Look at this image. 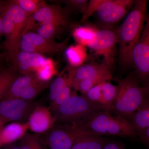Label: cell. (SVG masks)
I'll list each match as a JSON object with an SVG mask.
<instances>
[{
  "mask_svg": "<svg viewBox=\"0 0 149 149\" xmlns=\"http://www.w3.org/2000/svg\"><path fill=\"white\" fill-rule=\"evenodd\" d=\"M103 82L91 88L84 95L90 102L100 107L103 110L109 112L102 95V86Z\"/></svg>",
  "mask_w": 149,
  "mask_h": 149,
  "instance_id": "27",
  "label": "cell"
},
{
  "mask_svg": "<svg viewBox=\"0 0 149 149\" xmlns=\"http://www.w3.org/2000/svg\"><path fill=\"white\" fill-rule=\"evenodd\" d=\"M18 76L15 71L14 68L4 69L0 73V100L7 93Z\"/></svg>",
  "mask_w": 149,
  "mask_h": 149,
  "instance_id": "24",
  "label": "cell"
},
{
  "mask_svg": "<svg viewBox=\"0 0 149 149\" xmlns=\"http://www.w3.org/2000/svg\"><path fill=\"white\" fill-rule=\"evenodd\" d=\"M109 141L103 136L84 134L75 140L70 149H103Z\"/></svg>",
  "mask_w": 149,
  "mask_h": 149,
  "instance_id": "18",
  "label": "cell"
},
{
  "mask_svg": "<svg viewBox=\"0 0 149 149\" xmlns=\"http://www.w3.org/2000/svg\"><path fill=\"white\" fill-rule=\"evenodd\" d=\"M104 0H91L88 1V6L85 13L83 14L81 22H85L97 10Z\"/></svg>",
  "mask_w": 149,
  "mask_h": 149,
  "instance_id": "33",
  "label": "cell"
},
{
  "mask_svg": "<svg viewBox=\"0 0 149 149\" xmlns=\"http://www.w3.org/2000/svg\"><path fill=\"white\" fill-rule=\"evenodd\" d=\"M55 65L50 58H46L42 64L35 71L34 74L40 80L49 82L55 74H56Z\"/></svg>",
  "mask_w": 149,
  "mask_h": 149,
  "instance_id": "26",
  "label": "cell"
},
{
  "mask_svg": "<svg viewBox=\"0 0 149 149\" xmlns=\"http://www.w3.org/2000/svg\"><path fill=\"white\" fill-rule=\"evenodd\" d=\"M29 17L11 1L5 3L2 33L5 37V46L10 58L19 51L22 37L27 32Z\"/></svg>",
  "mask_w": 149,
  "mask_h": 149,
  "instance_id": "4",
  "label": "cell"
},
{
  "mask_svg": "<svg viewBox=\"0 0 149 149\" xmlns=\"http://www.w3.org/2000/svg\"><path fill=\"white\" fill-rule=\"evenodd\" d=\"M5 149H19V147L15 145L11 144L4 146Z\"/></svg>",
  "mask_w": 149,
  "mask_h": 149,
  "instance_id": "38",
  "label": "cell"
},
{
  "mask_svg": "<svg viewBox=\"0 0 149 149\" xmlns=\"http://www.w3.org/2000/svg\"><path fill=\"white\" fill-rule=\"evenodd\" d=\"M26 122L29 130L35 134H43L49 131L56 120L49 107L37 105Z\"/></svg>",
  "mask_w": 149,
  "mask_h": 149,
  "instance_id": "13",
  "label": "cell"
},
{
  "mask_svg": "<svg viewBox=\"0 0 149 149\" xmlns=\"http://www.w3.org/2000/svg\"><path fill=\"white\" fill-rule=\"evenodd\" d=\"M117 82L118 92L113 112L116 116L128 120L139 107L149 99V87L140 86L138 78L131 73Z\"/></svg>",
  "mask_w": 149,
  "mask_h": 149,
  "instance_id": "3",
  "label": "cell"
},
{
  "mask_svg": "<svg viewBox=\"0 0 149 149\" xmlns=\"http://www.w3.org/2000/svg\"><path fill=\"white\" fill-rule=\"evenodd\" d=\"M45 134L44 139L40 141L48 149H70L78 137L87 133L70 123H60L59 124L56 123Z\"/></svg>",
  "mask_w": 149,
  "mask_h": 149,
  "instance_id": "7",
  "label": "cell"
},
{
  "mask_svg": "<svg viewBox=\"0 0 149 149\" xmlns=\"http://www.w3.org/2000/svg\"><path fill=\"white\" fill-rule=\"evenodd\" d=\"M37 105L20 98L0 100V119L7 124L11 122H26Z\"/></svg>",
  "mask_w": 149,
  "mask_h": 149,
  "instance_id": "10",
  "label": "cell"
},
{
  "mask_svg": "<svg viewBox=\"0 0 149 149\" xmlns=\"http://www.w3.org/2000/svg\"><path fill=\"white\" fill-rule=\"evenodd\" d=\"M137 133L149 127V99L144 102L128 119Z\"/></svg>",
  "mask_w": 149,
  "mask_h": 149,
  "instance_id": "19",
  "label": "cell"
},
{
  "mask_svg": "<svg viewBox=\"0 0 149 149\" xmlns=\"http://www.w3.org/2000/svg\"><path fill=\"white\" fill-rule=\"evenodd\" d=\"M11 59L16 68L22 74H34L46 58L39 54L20 51Z\"/></svg>",
  "mask_w": 149,
  "mask_h": 149,
  "instance_id": "15",
  "label": "cell"
},
{
  "mask_svg": "<svg viewBox=\"0 0 149 149\" xmlns=\"http://www.w3.org/2000/svg\"><path fill=\"white\" fill-rule=\"evenodd\" d=\"M1 149H5V148L3 146V148H1Z\"/></svg>",
  "mask_w": 149,
  "mask_h": 149,
  "instance_id": "41",
  "label": "cell"
},
{
  "mask_svg": "<svg viewBox=\"0 0 149 149\" xmlns=\"http://www.w3.org/2000/svg\"><path fill=\"white\" fill-rule=\"evenodd\" d=\"M77 129L91 135L135 138L137 133L126 118L101 111L84 121L72 123Z\"/></svg>",
  "mask_w": 149,
  "mask_h": 149,
  "instance_id": "2",
  "label": "cell"
},
{
  "mask_svg": "<svg viewBox=\"0 0 149 149\" xmlns=\"http://www.w3.org/2000/svg\"><path fill=\"white\" fill-rule=\"evenodd\" d=\"M137 137L139 139L137 141H140L146 145L147 147H149V127L144 130H141L137 133Z\"/></svg>",
  "mask_w": 149,
  "mask_h": 149,
  "instance_id": "35",
  "label": "cell"
},
{
  "mask_svg": "<svg viewBox=\"0 0 149 149\" xmlns=\"http://www.w3.org/2000/svg\"><path fill=\"white\" fill-rule=\"evenodd\" d=\"M147 0H137L117 32L119 61L123 67L131 65V52L144 27Z\"/></svg>",
  "mask_w": 149,
  "mask_h": 149,
  "instance_id": "1",
  "label": "cell"
},
{
  "mask_svg": "<svg viewBox=\"0 0 149 149\" xmlns=\"http://www.w3.org/2000/svg\"><path fill=\"white\" fill-rule=\"evenodd\" d=\"M71 84L67 85L56 96L55 99L50 102L49 108L52 112L56 109L62 104L66 101L72 95L73 92L71 91Z\"/></svg>",
  "mask_w": 149,
  "mask_h": 149,
  "instance_id": "31",
  "label": "cell"
},
{
  "mask_svg": "<svg viewBox=\"0 0 149 149\" xmlns=\"http://www.w3.org/2000/svg\"><path fill=\"white\" fill-rule=\"evenodd\" d=\"M65 54L70 64L73 68L81 65L87 56L83 46L80 45L70 47L67 49Z\"/></svg>",
  "mask_w": 149,
  "mask_h": 149,
  "instance_id": "22",
  "label": "cell"
},
{
  "mask_svg": "<svg viewBox=\"0 0 149 149\" xmlns=\"http://www.w3.org/2000/svg\"><path fill=\"white\" fill-rule=\"evenodd\" d=\"M29 130L27 122H11L6 124L1 130L0 147L20 140Z\"/></svg>",
  "mask_w": 149,
  "mask_h": 149,
  "instance_id": "16",
  "label": "cell"
},
{
  "mask_svg": "<svg viewBox=\"0 0 149 149\" xmlns=\"http://www.w3.org/2000/svg\"><path fill=\"white\" fill-rule=\"evenodd\" d=\"M5 125H6V124H5L3 122L2 120L0 119V135H1V130L3 127Z\"/></svg>",
  "mask_w": 149,
  "mask_h": 149,
  "instance_id": "39",
  "label": "cell"
},
{
  "mask_svg": "<svg viewBox=\"0 0 149 149\" xmlns=\"http://www.w3.org/2000/svg\"><path fill=\"white\" fill-rule=\"evenodd\" d=\"M117 32L109 28L97 29L95 38L88 47L96 55L103 58L102 63L111 68L114 61L117 45Z\"/></svg>",
  "mask_w": 149,
  "mask_h": 149,
  "instance_id": "9",
  "label": "cell"
},
{
  "mask_svg": "<svg viewBox=\"0 0 149 149\" xmlns=\"http://www.w3.org/2000/svg\"><path fill=\"white\" fill-rule=\"evenodd\" d=\"M118 92V85H114L109 81L102 83V93L104 100L107 104L110 112H113L114 105Z\"/></svg>",
  "mask_w": 149,
  "mask_h": 149,
  "instance_id": "23",
  "label": "cell"
},
{
  "mask_svg": "<svg viewBox=\"0 0 149 149\" xmlns=\"http://www.w3.org/2000/svg\"><path fill=\"white\" fill-rule=\"evenodd\" d=\"M61 1L64 3L70 8L73 9L83 14L86 10L88 3V0H66Z\"/></svg>",
  "mask_w": 149,
  "mask_h": 149,
  "instance_id": "34",
  "label": "cell"
},
{
  "mask_svg": "<svg viewBox=\"0 0 149 149\" xmlns=\"http://www.w3.org/2000/svg\"><path fill=\"white\" fill-rule=\"evenodd\" d=\"M101 111L104 110L90 102L84 95H78L75 91L52 113L56 122L72 124L84 121Z\"/></svg>",
  "mask_w": 149,
  "mask_h": 149,
  "instance_id": "5",
  "label": "cell"
},
{
  "mask_svg": "<svg viewBox=\"0 0 149 149\" xmlns=\"http://www.w3.org/2000/svg\"><path fill=\"white\" fill-rule=\"evenodd\" d=\"M68 39L61 43L46 39L36 33L27 32L22 35L19 49L22 52L43 54L54 55L59 53L66 47Z\"/></svg>",
  "mask_w": 149,
  "mask_h": 149,
  "instance_id": "8",
  "label": "cell"
},
{
  "mask_svg": "<svg viewBox=\"0 0 149 149\" xmlns=\"http://www.w3.org/2000/svg\"><path fill=\"white\" fill-rule=\"evenodd\" d=\"M4 69L3 68L2 63V60L1 59V57H0V73L2 72V71Z\"/></svg>",
  "mask_w": 149,
  "mask_h": 149,
  "instance_id": "40",
  "label": "cell"
},
{
  "mask_svg": "<svg viewBox=\"0 0 149 149\" xmlns=\"http://www.w3.org/2000/svg\"><path fill=\"white\" fill-rule=\"evenodd\" d=\"M98 77H105L110 81L113 79L111 68L102 63L82 65L74 68L72 87L86 78Z\"/></svg>",
  "mask_w": 149,
  "mask_h": 149,
  "instance_id": "14",
  "label": "cell"
},
{
  "mask_svg": "<svg viewBox=\"0 0 149 149\" xmlns=\"http://www.w3.org/2000/svg\"><path fill=\"white\" fill-rule=\"evenodd\" d=\"M40 81V80L33 74H23L21 76H18L1 100L19 98L22 92L25 88Z\"/></svg>",
  "mask_w": 149,
  "mask_h": 149,
  "instance_id": "17",
  "label": "cell"
},
{
  "mask_svg": "<svg viewBox=\"0 0 149 149\" xmlns=\"http://www.w3.org/2000/svg\"><path fill=\"white\" fill-rule=\"evenodd\" d=\"M97 30L91 26H80L74 29L72 35L79 45L88 47L95 40Z\"/></svg>",
  "mask_w": 149,
  "mask_h": 149,
  "instance_id": "21",
  "label": "cell"
},
{
  "mask_svg": "<svg viewBox=\"0 0 149 149\" xmlns=\"http://www.w3.org/2000/svg\"><path fill=\"white\" fill-rule=\"evenodd\" d=\"M143 31L131 52V65L138 79L148 84L149 76V19L146 16Z\"/></svg>",
  "mask_w": 149,
  "mask_h": 149,
  "instance_id": "6",
  "label": "cell"
},
{
  "mask_svg": "<svg viewBox=\"0 0 149 149\" xmlns=\"http://www.w3.org/2000/svg\"><path fill=\"white\" fill-rule=\"evenodd\" d=\"M63 8L59 5L46 3L37 12L30 17L33 22L42 23H50L62 28L69 25V9Z\"/></svg>",
  "mask_w": 149,
  "mask_h": 149,
  "instance_id": "12",
  "label": "cell"
},
{
  "mask_svg": "<svg viewBox=\"0 0 149 149\" xmlns=\"http://www.w3.org/2000/svg\"><path fill=\"white\" fill-rule=\"evenodd\" d=\"M134 0H104L96 12L99 20L106 25L116 24L127 15Z\"/></svg>",
  "mask_w": 149,
  "mask_h": 149,
  "instance_id": "11",
  "label": "cell"
},
{
  "mask_svg": "<svg viewBox=\"0 0 149 149\" xmlns=\"http://www.w3.org/2000/svg\"><path fill=\"white\" fill-rule=\"evenodd\" d=\"M5 2L0 1V37L2 33V19L4 9Z\"/></svg>",
  "mask_w": 149,
  "mask_h": 149,
  "instance_id": "37",
  "label": "cell"
},
{
  "mask_svg": "<svg viewBox=\"0 0 149 149\" xmlns=\"http://www.w3.org/2000/svg\"><path fill=\"white\" fill-rule=\"evenodd\" d=\"M109 81L106 78L104 77H93L86 78L79 81L78 83L72 86L75 91H78L85 95L91 88L102 82ZM110 82V81H109Z\"/></svg>",
  "mask_w": 149,
  "mask_h": 149,
  "instance_id": "29",
  "label": "cell"
},
{
  "mask_svg": "<svg viewBox=\"0 0 149 149\" xmlns=\"http://www.w3.org/2000/svg\"><path fill=\"white\" fill-rule=\"evenodd\" d=\"M63 29L50 23H42L38 28L37 34L46 39L54 40V37Z\"/></svg>",
  "mask_w": 149,
  "mask_h": 149,
  "instance_id": "30",
  "label": "cell"
},
{
  "mask_svg": "<svg viewBox=\"0 0 149 149\" xmlns=\"http://www.w3.org/2000/svg\"><path fill=\"white\" fill-rule=\"evenodd\" d=\"M11 1L13 3L19 7L29 16L33 15L46 3L45 1L39 0H13Z\"/></svg>",
  "mask_w": 149,
  "mask_h": 149,
  "instance_id": "28",
  "label": "cell"
},
{
  "mask_svg": "<svg viewBox=\"0 0 149 149\" xmlns=\"http://www.w3.org/2000/svg\"><path fill=\"white\" fill-rule=\"evenodd\" d=\"M103 149H125L124 144L118 141H109Z\"/></svg>",
  "mask_w": 149,
  "mask_h": 149,
  "instance_id": "36",
  "label": "cell"
},
{
  "mask_svg": "<svg viewBox=\"0 0 149 149\" xmlns=\"http://www.w3.org/2000/svg\"><path fill=\"white\" fill-rule=\"evenodd\" d=\"M74 68H70L69 70V73L68 76H58L53 80L49 85V98L51 102L55 99L56 96L65 88L67 85L71 84L74 71Z\"/></svg>",
  "mask_w": 149,
  "mask_h": 149,
  "instance_id": "20",
  "label": "cell"
},
{
  "mask_svg": "<svg viewBox=\"0 0 149 149\" xmlns=\"http://www.w3.org/2000/svg\"><path fill=\"white\" fill-rule=\"evenodd\" d=\"M49 82H44L41 80L31 84L22 92L19 98L32 102L42 91L49 88Z\"/></svg>",
  "mask_w": 149,
  "mask_h": 149,
  "instance_id": "25",
  "label": "cell"
},
{
  "mask_svg": "<svg viewBox=\"0 0 149 149\" xmlns=\"http://www.w3.org/2000/svg\"><path fill=\"white\" fill-rule=\"evenodd\" d=\"M41 144L40 138L34 134L27 133L21 139L19 149H37Z\"/></svg>",
  "mask_w": 149,
  "mask_h": 149,
  "instance_id": "32",
  "label": "cell"
}]
</instances>
